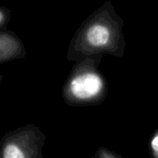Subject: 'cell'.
<instances>
[{"label": "cell", "mask_w": 158, "mask_h": 158, "mask_svg": "<svg viewBox=\"0 0 158 158\" xmlns=\"http://www.w3.org/2000/svg\"><path fill=\"white\" fill-rule=\"evenodd\" d=\"M11 19V11L6 6H0V31L6 29Z\"/></svg>", "instance_id": "5"}, {"label": "cell", "mask_w": 158, "mask_h": 158, "mask_svg": "<svg viewBox=\"0 0 158 158\" xmlns=\"http://www.w3.org/2000/svg\"><path fill=\"white\" fill-rule=\"evenodd\" d=\"M103 56H95L75 62L61 90L67 105L91 106L101 105L106 100L108 85L99 69Z\"/></svg>", "instance_id": "2"}, {"label": "cell", "mask_w": 158, "mask_h": 158, "mask_svg": "<svg viewBox=\"0 0 158 158\" xmlns=\"http://www.w3.org/2000/svg\"><path fill=\"white\" fill-rule=\"evenodd\" d=\"M92 158H124L106 147H99Z\"/></svg>", "instance_id": "6"}, {"label": "cell", "mask_w": 158, "mask_h": 158, "mask_svg": "<svg viewBox=\"0 0 158 158\" xmlns=\"http://www.w3.org/2000/svg\"><path fill=\"white\" fill-rule=\"evenodd\" d=\"M25 56V45L20 38L8 29L0 31V64L22 59Z\"/></svg>", "instance_id": "4"}, {"label": "cell", "mask_w": 158, "mask_h": 158, "mask_svg": "<svg viewBox=\"0 0 158 158\" xmlns=\"http://www.w3.org/2000/svg\"><path fill=\"white\" fill-rule=\"evenodd\" d=\"M124 24L112 1L105 2L82 21L74 33L68 48L67 59L78 62L104 55L122 58L126 52Z\"/></svg>", "instance_id": "1"}, {"label": "cell", "mask_w": 158, "mask_h": 158, "mask_svg": "<svg viewBox=\"0 0 158 158\" xmlns=\"http://www.w3.org/2000/svg\"><path fill=\"white\" fill-rule=\"evenodd\" d=\"M149 151H150L151 158H158V129H156L153 132L150 138Z\"/></svg>", "instance_id": "7"}, {"label": "cell", "mask_w": 158, "mask_h": 158, "mask_svg": "<svg viewBox=\"0 0 158 158\" xmlns=\"http://www.w3.org/2000/svg\"><path fill=\"white\" fill-rule=\"evenodd\" d=\"M45 134L33 124L5 133L0 142V158H44Z\"/></svg>", "instance_id": "3"}]
</instances>
